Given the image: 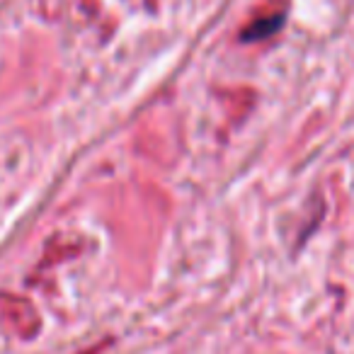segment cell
<instances>
[{
  "instance_id": "obj_1",
  "label": "cell",
  "mask_w": 354,
  "mask_h": 354,
  "mask_svg": "<svg viewBox=\"0 0 354 354\" xmlns=\"http://www.w3.org/2000/svg\"><path fill=\"white\" fill-rule=\"evenodd\" d=\"M281 22H284V17L281 15H270V17H265V20L252 22V25L243 32V39L252 41V39H265V37H272L281 27Z\"/></svg>"
}]
</instances>
